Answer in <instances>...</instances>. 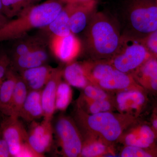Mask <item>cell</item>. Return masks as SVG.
<instances>
[{
	"mask_svg": "<svg viewBox=\"0 0 157 157\" xmlns=\"http://www.w3.org/2000/svg\"><path fill=\"white\" fill-rule=\"evenodd\" d=\"M138 120L139 118L113 111L88 114L77 106L74 114V120L82 137H96L112 145Z\"/></svg>",
	"mask_w": 157,
	"mask_h": 157,
	"instance_id": "cell-1",
	"label": "cell"
},
{
	"mask_svg": "<svg viewBox=\"0 0 157 157\" xmlns=\"http://www.w3.org/2000/svg\"><path fill=\"white\" fill-rule=\"evenodd\" d=\"M65 4L62 0H48L28 7L16 18L7 21L0 28V42L17 40L28 35L33 29L47 26Z\"/></svg>",
	"mask_w": 157,
	"mask_h": 157,
	"instance_id": "cell-2",
	"label": "cell"
},
{
	"mask_svg": "<svg viewBox=\"0 0 157 157\" xmlns=\"http://www.w3.org/2000/svg\"><path fill=\"white\" fill-rule=\"evenodd\" d=\"M119 29L115 23L102 12H95L86 31V44L92 59H107L120 44Z\"/></svg>",
	"mask_w": 157,
	"mask_h": 157,
	"instance_id": "cell-3",
	"label": "cell"
},
{
	"mask_svg": "<svg viewBox=\"0 0 157 157\" xmlns=\"http://www.w3.org/2000/svg\"><path fill=\"white\" fill-rule=\"evenodd\" d=\"M153 56L141 39L125 34L116 52L107 60L115 69L131 74Z\"/></svg>",
	"mask_w": 157,
	"mask_h": 157,
	"instance_id": "cell-4",
	"label": "cell"
},
{
	"mask_svg": "<svg viewBox=\"0 0 157 157\" xmlns=\"http://www.w3.org/2000/svg\"><path fill=\"white\" fill-rule=\"evenodd\" d=\"M127 20L132 36L143 39L157 30V0H131Z\"/></svg>",
	"mask_w": 157,
	"mask_h": 157,
	"instance_id": "cell-5",
	"label": "cell"
},
{
	"mask_svg": "<svg viewBox=\"0 0 157 157\" xmlns=\"http://www.w3.org/2000/svg\"><path fill=\"white\" fill-rule=\"evenodd\" d=\"M59 153L63 156H80L83 138L74 119L64 115L59 116L53 127Z\"/></svg>",
	"mask_w": 157,
	"mask_h": 157,
	"instance_id": "cell-6",
	"label": "cell"
},
{
	"mask_svg": "<svg viewBox=\"0 0 157 157\" xmlns=\"http://www.w3.org/2000/svg\"><path fill=\"white\" fill-rule=\"evenodd\" d=\"M118 141L124 145L151 149L157 147V137L150 123L139 119L124 132Z\"/></svg>",
	"mask_w": 157,
	"mask_h": 157,
	"instance_id": "cell-7",
	"label": "cell"
},
{
	"mask_svg": "<svg viewBox=\"0 0 157 157\" xmlns=\"http://www.w3.org/2000/svg\"><path fill=\"white\" fill-rule=\"evenodd\" d=\"M114 102L119 113L139 118L146 108L149 99L146 91L129 90L117 92Z\"/></svg>",
	"mask_w": 157,
	"mask_h": 157,
	"instance_id": "cell-8",
	"label": "cell"
},
{
	"mask_svg": "<svg viewBox=\"0 0 157 157\" xmlns=\"http://www.w3.org/2000/svg\"><path fill=\"white\" fill-rule=\"evenodd\" d=\"M0 132L9 145L11 157H17L28 138V132L19 117L6 116L1 123Z\"/></svg>",
	"mask_w": 157,
	"mask_h": 157,
	"instance_id": "cell-9",
	"label": "cell"
},
{
	"mask_svg": "<svg viewBox=\"0 0 157 157\" xmlns=\"http://www.w3.org/2000/svg\"><path fill=\"white\" fill-rule=\"evenodd\" d=\"M53 128L52 121L43 120L42 122H31L28 132L27 142L41 157L49 151L53 142Z\"/></svg>",
	"mask_w": 157,
	"mask_h": 157,
	"instance_id": "cell-10",
	"label": "cell"
},
{
	"mask_svg": "<svg viewBox=\"0 0 157 157\" xmlns=\"http://www.w3.org/2000/svg\"><path fill=\"white\" fill-rule=\"evenodd\" d=\"M95 85L109 92L117 93L129 90L145 91L137 83L132 74L124 73L115 68Z\"/></svg>",
	"mask_w": 157,
	"mask_h": 157,
	"instance_id": "cell-11",
	"label": "cell"
},
{
	"mask_svg": "<svg viewBox=\"0 0 157 157\" xmlns=\"http://www.w3.org/2000/svg\"><path fill=\"white\" fill-rule=\"evenodd\" d=\"M50 43L56 56L65 63H71L81 50L80 41L72 33L65 36L52 37Z\"/></svg>",
	"mask_w": 157,
	"mask_h": 157,
	"instance_id": "cell-12",
	"label": "cell"
},
{
	"mask_svg": "<svg viewBox=\"0 0 157 157\" xmlns=\"http://www.w3.org/2000/svg\"><path fill=\"white\" fill-rule=\"evenodd\" d=\"M63 69L55 68L48 81L41 91V101L44 119L52 121L55 111V101L57 89L59 83L62 81Z\"/></svg>",
	"mask_w": 157,
	"mask_h": 157,
	"instance_id": "cell-13",
	"label": "cell"
},
{
	"mask_svg": "<svg viewBox=\"0 0 157 157\" xmlns=\"http://www.w3.org/2000/svg\"><path fill=\"white\" fill-rule=\"evenodd\" d=\"M147 94L157 98V58L153 56L132 73Z\"/></svg>",
	"mask_w": 157,
	"mask_h": 157,
	"instance_id": "cell-14",
	"label": "cell"
},
{
	"mask_svg": "<svg viewBox=\"0 0 157 157\" xmlns=\"http://www.w3.org/2000/svg\"><path fill=\"white\" fill-rule=\"evenodd\" d=\"M55 68L42 65L23 70L20 75L29 90H41L48 81Z\"/></svg>",
	"mask_w": 157,
	"mask_h": 157,
	"instance_id": "cell-15",
	"label": "cell"
},
{
	"mask_svg": "<svg viewBox=\"0 0 157 157\" xmlns=\"http://www.w3.org/2000/svg\"><path fill=\"white\" fill-rule=\"evenodd\" d=\"M96 5L95 0L76 5L70 17V26L72 33H79L86 29L95 13Z\"/></svg>",
	"mask_w": 157,
	"mask_h": 157,
	"instance_id": "cell-16",
	"label": "cell"
},
{
	"mask_svg": "<svg viewBox=\"0 0 157 157\" xmlns=\"http://www.w3.org/2000/svg\"><path fill=\"white\" fill-rule=\"evenodd\" d=\"M77 4H66L56 17L47 26L42 28L52 37H61L71 33L70 17Z\"/></svg>",
	"mask_w": 157,
	"mask_h": 157,
	"instance_id": "cell-17",
	"label": "cell"
},
{
	"mask_svg": "<svg viewBox=\"0 0 157 157\" xmlns=\"http://www.w3.org/2000/svg\"><path fill=\"white\" fill-rule=\"evenodd\" d=\"M41 90H29L27 96L20 111L19 118L27 122L44 117L41 101Z\"/></svg>",
	"mask_w": 157,
	"mask_h": 157,
	"instance_id": "cell-18",
	"label": "cell"
},
{
	"mask_svg": "<svg viewBox=\"0 0 157 157\" xmlns=\"http://www.w3.org/2000/svg\"><path fill=\"white\" fill-rule=\"evenodd\" d=\"M48 59L45 47L33 51L20 56L12 58L13 69L20 73L23 70L45 65Z\"/></svg>",
	"mask_w": 157,
	"mask_h": 157,
	"instance_id": "cell-19",
	"label": "cell"
},
{
	"mask_svg": "<svg viewBox=\"0 0 157 157\" xmlns=\"http://www.w3.org/2000/svg\"><path fill=\"white\" fill-rule=\"evenodd\" d=\"M81 64L90 84L94 85L115 69L107 59H91Z\"/></svg>",
	"mask_w": 157,
	"mask_h": 157,
	"instance_id": "cell-20",
	"label": "cell"
},
{
	"mask_svg": "<svg viewBox=\"0 0 157 157\" xmlns=\"http://www.w3.org/2000/svg\"><path fill=\"white\" fill-rule=\"evenodd\" d=\"M17 74L13 69H9L6 74V79L0 86V112L5 116L11 113L12 97Z\"/></svg>",
	"mask_w": 157,
	"mask_h": 157,
	"instance_id": "cell-21",
	"label": "cell"
},
{
	"mask_svg": "<svg viewBox=\"0 0 157 157\" xmlns=\"http://www.w3.org/2000/svg\"><path fill=\"white\" fill-rule=\"evenodd\" d=\"M112 145L96 137H83V143L80 156L101 157L114 155Z\"/></svg>",
	"mask_w": 157,
	"mask_h": 157,
	"instance_id": "cell-22",
	"label": "cell"
},
{
	"mask_svg": "<svg viewBox=\"0 0 157 157\" xmlns=\"http://www.w3.org/2000/svg\"><path fill=\"white\" fill-rule=\"evenodd\" d=\"M48 39L45 34L35 36L28 35L17 39L13 49L12 58L20 56L33 51L45 47L48 43Z\"/></svg>",
	"mask_w": 157,
	"mask_h": 157,
	"instance_id": "cell-23",
	"label": "cell"
},
{
	"mask_svg": "<svg viewBox=\"0 0 157 157\" xmlns=\"http://www.w3.org/2000/svg\"><path fill=\"white\" fill-rule=\"evenodd\" d=\"M76 106L90 114L113 111L116 109L114 100H95L88 98L82 93L77 100Z\"/></svg>",
	"mask_w": 157,
	"mask_h": 157,
	"instance_id": "cell-24",
	"label": "cell"
},
{
	"mask_svg": "<svg viewBox=\"0 0 157 157\" xmlns=\"http://www.w3.org/2000/svg\"><path fill=\"white\" fill-rule=\"evenodd\" d=\"M63 77L70 86L83 89L90 84L86 78L81 63H69L63 69Z\"/></svg>",
	"mask_w": 157,
	"mask_h": 157,
	"instance_id": "cell-25",
	"label": "cell"
},
{
	"mask_svg": "<svg viewBox=\"0 0 157 157\" xmlns=\"http://www.w3.org/2000/svg\"><path fill=\"white\" fill-rule=\"evenodd\" d=\"M29 91L28 88L25 82L20 75L17 74L12 97L10 116L19 117L20 111L22 108Z\"/></svg>",
	"mask_w": 157,
	"mask_h": 157,
	"instance_id": "cell-26",
	"label": "cell"
},
{
	"mask_svg": "<svg viewBox=\"0 0 157 157\" xmlns=\"http://www.w3.org/2000/svg\"><path fill=\"white\" fill-rule=\"evenodd\" d=\"M73 93L71 86L66 82H60L56 91V110L64 111L67 109L72 101Z\"/></svg>",
	"mask_w": 157,
	"mask_h": 157,
	"instance_id": "cell-27",
	"label": "cell"
},
{
	"mask_svg": "<svg viewBox=\"0 0 157 157\" xmlns=\"http://www.w3.org/2000/svg\"><path fill=\"white\" fill-rule=\"evenodd\" d=\"M32 0H2V13L9 17H16L24 10L33 5Z\"/></svg>",
	"mask_w": 157,
	"mask_h": 157,
	"instance_id": "cell-28",
	"label": "cell"
},
{
	"mask_svg": "<svg viewBox=\"0 0 157 157\" xmlns=\"http://www.w3.org/2000/svg\"><path fill=\"white\" fill-rule=\"evenodd\" d=\"M122 157H157V147L147 149L137 147L124 145L120 153Z\"/></svg>",
	"mask_w": 157,
	"mask_h": 157,
	"instance_id": "cell-29",
	"label": "cell"
},
{
	"mask_svg": "<svg viewBox=\"0 0 157 157\" xmlns=\"http://www.w3.org/2000/svg\"><path fill=\"white\" fill-rule=\"evenodd\" d=\"M82 89V94L88 98L95 100H114V96L111 95L109 92L97 86L89 84Z\"/></svg>",
	"mask_w": 157,
	"mask_h": 157,
	"instance_id": "cell-30",
	"label": "cell"
},
{
	"mask_svg": "<svg viewBox=\"0 0 157 157\" xmlns=\"http://www.w3.org/2000/svg\"><path fill=\"white\" fill-rule=\"evenodd\" d=\"M141 40L150 53L157 58V30Z\"/></svg>",
	"mask_w": 157,
	"mask_h": 157,
	"instance_id": "cell-31",
	"label": "cell"
},
{
	"mask_svg": "<svg viewBox=\"0 0 157 157\" xmlns=\"http://www.w3.org/2000/svg\"><path fill=\"white\" fill-rule=\"evenodd\" d=\"M11 62V59L7 54L4 52L0 53V86L2 83L4 78L6 77Z\"/></svg>",
	"mask_w": 157,
	"mask_h": 157,
	"instance_id": "cell-32",
	"label": "cell"
},
{
	"mask_svg": "<svg viewBox=\"0 0 157 157\" xmlns=\"http://www.w3.org/2000/svg\"><path fill=\"white\" fill-rule=\"evenodd\" d=\"M41 157L31 147L27 141L25 142L21 146L19 153L17 155V157Z\"/></svg>",
	"mask_w": 157,
	"mask_h": 157,
	"instance_id": "cell-33",
	"label": "cell"
},
{
	"mask_svg": "<svg viewBox=\"0 0 157 157\" xmlns=\"http://www.w3.org/2000/svg\"><path fill=\"white\" fill-rule=\"evenodd\" d=\"M11 157L9 145L0 132V157Z\"/></svg>",
	"mask_w": 157,
	"mask_h": 157,
	"instance_id": "cell-34",
	"label": "cell"
},
{
	"mask_svg": "<svg viewBox=\"0 0 157 157\" xmlns=\"http://www.w3.org/2000/svg\"><path fill=\"white\" fill-rule=\"evenodd\" d=\"M149 123L157 137V100L153 104V107L151 116L150 122Z\"/></svg>",
	"mask_w": 157,
	"mask_h": 157,
	"instance_id": "cell-35",
	"label": "cell"
},
{
	"mask_svg": "<svg viewBox=\"0 0 157 157\" xmlns=\"http://www.w3.org/2000/svg\"><path fill=\"white\" fill-rule=\"evenodd\" d=\"M65 4H82L92 2L94 0H62Z\"/></svg>",
	"mask_w": 157,
	"mask_h": 157,
	"instance_id": "cell-36",
	"label": "cell"
},
{
	"mask_svg": "<svg viewBox=\"0 0 157 157\" xmlns=\"http://www.w3.org/2000/svg\"><path fill=\"white\" fill-rule=\"evenodd\" d=\"M7 17L5 15L0 13V28L8 21Z\"/></svg>",
	"mask_w": 157,
	"mask_h": 157,
	"instance_id": "cell-37",
	"label": "cell"
},
{
	"mask_svg": "<svg viewBox=\"0 0 157 157\" xmlns=\"http://www.w3.org/2000/svg\"><path fill=\"white\" fill-rule=\"evenodd\" d=\"M2 0H0V13H2Z\"/></svg>",
	"mask_w": 157,
	"mask_h": 157,
	"instance_id": "cell-38",
	"label": "cell"
},
{
	"mask_svg": "<svg viewBox=\"0 0 157 157\" xmlns=\"http://www.w3.org/2000/svg\"><path fill=\"white\" fill-rule=\"evenodd\" d=\"M32 1H36V0H32Z\"/></svg>",
	"mask_w": 157,
	"mask_h": 157,
	"instance_id": "cell-39",
	"label": "cell"
},
{
	"mask_svg": "<svg viewBox=\"0 0 157 157\" xmlns=\"http://www.w3.org/2000/svg\"></svg>",
	"mask_w": 157,
	"mask_h": 157,
	"instance_id": "cell-40",
	"label": "cell"
},
{
	"mask_svg": "<svg viewBox=\"0 0 157 157\" xmlns=\"http://www.w3.org/2000/svg\"></svg>",
	"mask_w": 157,
	"mask_h": 157,
	"instance_id": "cell-41",
	"label": "cell"
}]
</instances>
